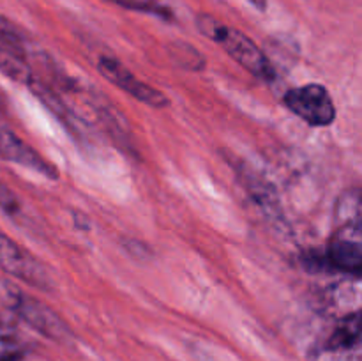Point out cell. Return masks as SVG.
Returning a JSON list of instances; mask_svg holds the SVG:
<instances>
[{
	"label": "cell",
	"mask_w": 362,
	"mask_h": 361,
	"mask_svg": "<svg viewBox=\"0 0 362 361\" xmlns=\"http://www.w3.org/2000/svg\"><path fill=\"white\" fill-rule=\"evenodd\" d=\"M0 269L39 290H53L55 287L52 275L42 265V262L14 243L2 230H0Z\"/></svg>",
	"instance_id": "3957f363"
},
{
	"label": "cell",
	"mask_w": 362,
	"mask_h": 361,
	"mask_svg": "<svg viewBox=\"0 0 362 361\" xmlns=\"http://www.w3.org/2000/svg\"><path fill=\"white\" fill-rule=\"evenodd\" d=\"M6 110V99H4V94L0 92V112H4Z\"/></svg>",
	"instance_id": "9a60e30c"
},
{
	"label": "cell",
	"mask_w": 362,
	"mask_h": 361,
	"mask_svg": "<svg viewBox=\"0 0 362 361\" xmlns=\"http://www.w3.org/2000/svg\"><path fill=\"white\" fill-rule=\"evenodd\" d=\"M170 57L180 69L202 71L205 67L204 55L186 42H175L173 46H170Z\"/></svg>",
	"instance_id": "8fae6325"
},
{
	"label": "cell",
	"mask_w": 362,
	"mask_h": 361,
	"mask_svg": "<svg viewBox=\"0 0 362 361\" xmlns=\"http://www.w3.org/2000/svg\"><path fill=\"white\" fill-rule=\"evenodd\" d=\"M325 262L332 269L359 276L362 269V230L361 222L341 223L329 243Z\"/></svg>",
	"instance_id": "5b68a950"
},
{
	"label": "cell",
	"mask_w": 362,
	"mask_h": 361,
	"mask_svg": "<svg viewBox=\"0 0 362 361\" xmlns=\"http://www.w3.org/2000/svg\"><path fill=\"white\" fill-rule=\"evenodd\" d=\"M27 353L28 342L16 319L0 315V361H23Z\"/></svg>",
	"instance_id": "9c48e42d"
},
{
	"label": "cell",
	"mask_w": 362,
	"mask_h": 361,
	"mask_svg": "<svg viewBox=\"0 0 362 361\" xmlns=\"http://www.w3.org/2000/svg\"><path fill=\"white\" fill-rule=\"evenodd\" d=\"M0 71L18 84L30 85L35 78L28 64L25 62V57L4 48H0Z\"/></svg>",
	"instance_id": "30bf717a"
},
{
	"label": "cell",
	"mask_w": 362,
	"mask_h": 361,
	"mask_svg": "<svg viewBox=\"0 0 362 361\" xmlns=\"http://www.w3.org/2000/svg\"><path fill=\"white\" fill-rule=\"evenodd\" d=\"M0 159L35 170L37 173L45 176L46 179H59V172H57L52 163L46 161L35 149L25 144L13 131L4 126H0Z\"/></svg>",
	"instance_id": "ba28073f"
},
{
	"label": "cell",
	"mask_w": 362,
	"mask_h": 361,
	"mask_svg": "<svg viewBox=\"0 0 362 361\" xmlns=\"http://www.w3.org/2000/svg\"><path fill=\"white\" fill-rule=\"evenodd\" d=\"M247 2H250L251 6H253L255 9H258V11L267 9V0H247Z\"/></svg>",
	"instance_id": "5bb4252c"
},
{
	"label": "cell",
	"mask_w": 362,
	"mask_h": 361,
	"mask_svg": "<svg viewBox=\"0 0 362 361\" xmlns=\"http://www.w3.org/2000/svg\"><path fill=\"white\" fill-rule=\"evenodd\" d=\"M286 108L315 127L331 126L336 119V106L324 85L310 84L290 88L283 98Z\"/></svg>",
	"instance_id": "277c9868"
},
{
	"label": "cell",
	"mask_w": 362,
	"mask_h": 361,
	"mask_svg": "<svg viewBox=\"0 0 362 361\" xmlns=\"http://www.w3.org/2000/svg\"><path fill=\"white\" fill-rule=\"evenodd\" d=\"M197 25L202 34L207 35L211 41L218 42L221 48H225V52L232 59H235L244 69H247L251 74L262 78V80H274V66L267 59L264 50H260V46L253 39L244 35L240 30H235V28L221 23V21L209 16V14H200Z\"/></svg>",
	"instance_id": "6da1fadb"
},
{
	"label": "cell",
	"mask_w": 362,
	"mask_h": 361,
	"mask_svg": "<svg viewBox=\"0 0 362 361\" xmlns=\"http://www.w3.org/2000/svg\"><path fill=\"white\" fill-rule=\"evenodd\" d=\"M315 361H362L359 311H354L338 322Z\"/></svg>",
	"instance_id": "52a82bcc"
},
{
	"label": "cell",
	"mask_w": 362,
	"mask_h": 361,
	"mask_svg": "<svg viewBox=\"0 0 362 361\" xmlns=\"http://www.w3.org/2000/svg\"><path fill=\"white\" fill-rule=\"evenodd\" d=\"M98 69L106 80H110L113 85L122 88L131 98L138 99V101L145 103L148 106H154V108H165V106H168L170 101L165 92L158 91L152 85H147L145 81H141L122 62H119L113 57H99Z\"/></svg>",
	"instance_id": "8992f818"
},
{
	"label": "cell",
	"mask_w": 362,
	"mask_h": 361,
	"mask_svg": "<svg viewBox=\"0 0 362 361\" xmlns=\"http://www.w3.org/2000/svg\"><path fill=\"white\" fill-rule=\"evenodd\" d=\"M105 2L115 4V6L124 7V9L138 11V13H147V14H156V16L163 18V20H172L173 14L168 7L161 6L158 2H152V0H105Z\"/></svg>",
	"instance_id": "7c38bea8"
},
{
	"label": "cell",
	"mask_w": 362,
	"mask_h": 361,
	"mask_svg": "<svg viewBox=\"0 0 362 361\" xmlns=\"http://www.w3.org/2000/svg\"><path fill=\"white\" fill-rule=\"evenodd\" d=\"M0 209L9 216L18 214V212L21 211L18 197L4 183H0Z\"/></svg>",
	"instance_id": "4fadbf2b"
},
{
	"label": "cell",
	"mask_w": 362,
	"mask_h": 361,
	"mask_svg": "<svg viewBox=\"0 0 362 361\" xmlns=\"http://www.w3.org/2000/svg\"><path fill=\"white\" fill-rule=\"evenodd\" d=\"M0 301H4L18 319L27 322L30 328L45 335L46 338L60 343H66L73 338L69 326L48 304L39 301L37 297L28 296L20 287L2 278H0Z\"/></svg>",
	"instance_id": "7a4b0ae2"
}]
</instances>
